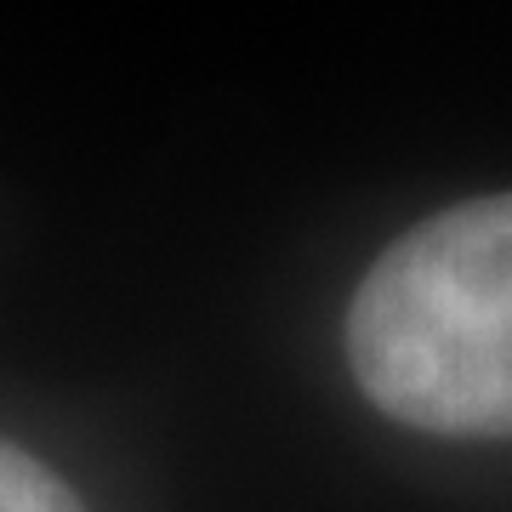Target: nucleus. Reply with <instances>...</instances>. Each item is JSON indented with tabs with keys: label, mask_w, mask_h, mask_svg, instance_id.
Wrapping results in <instances>:
<instances>
[{
	"label": "nucleus",
	"mask_w": 512,
	"mask_h": 512,
	"mask_svg": "<svg viewBox=\"0 0 512 512\" xmlns=\"http://www.w3.org/2000/svg\"><path fill=\"white\" fill-rule=\"evenodd\" d=\"M348 359L404 427L512 433V194L450 205L376 256L348 308Z\"/></svg>",
	"instance_id": "obj_1"
},
{
	"label": "nucleus",
	"mask_w": 512,
	"mask_h": 512,
	"mask_svg": "<svg viewBox=\"0 0 512 512\" xmlns=\"http://www.w3.org/2000/svg\"><path fill=\"white\" fill-rule=\"evenodd\" d=\"M0 512H86V507L52 467L0 444Z\"/></svg>",
	"instance_id": "obj_2"
}]
</instances>
